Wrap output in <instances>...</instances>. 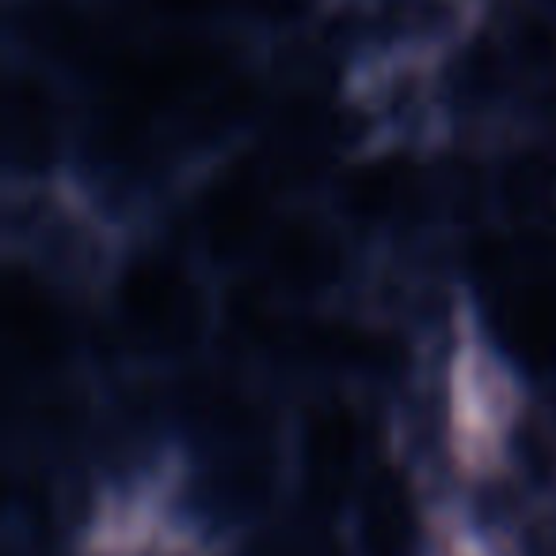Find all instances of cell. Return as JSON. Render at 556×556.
<instances>
[{
    "mask_svg": "<svg viewBox=\"0 0 556 556\" xmlns=\"http://www.w3.org/2000/svg\"><path fill=\"white\" fill-rule=\"evenodd\" d=\"M123 320L141 343L149 348H179L194 336V294L179 267L164 260H149L126 275L123 294Z\"/></svg>",
    "mask_w": 556,
    "mask_h": 556,
    "instance_id": "obj_1",
    "label": "cell"
},
{
    "mask_svg": "<svg viewBox=\"0 0 556 556\" xmlns=\"http://www.w3.org/2000/svg\"><path fill=\"white\" fill-rule=\"evenodd\" d=\"M363 553L366 556H416V510L396 472L381 469L363 500Z\"/></svg>",
    "mask_w": 556,
    "mask_h": 556,
    "instance_id": "obj_2",
    "label": "cell"
},
{
    "mask_svg": "<svg viewBox=\"0 0 556 556\" xmlns=\"http://www.w3.org/2000/svg\"><path fill=\"white\" fill-rule=\"evenodd\" d=\"M355 424L343 412H328L313 424L309 439H305V480H309L313 500H340L355 472Z\"/></svg>",
    "mask_w": 556,
    "mask_h": 556,
    "instance_id": "obj_3",
    "label": "cell"
},
{
    "mask_svg": "<svg viewBox=\"0 0 556 556\" xmlns=\"http://www.w3.org/2000/svg\"><path fill=\"white\" fill-rule=\"evenodd\" d=\"M263 225V194L255 179H225L206 202V240L214 252L229 255L244 248Z\"/></svg>",
    "mask_w": 556,
    "mask_h": 556,
    "instance_id": "obj_4",
    "label": "cell"
},
{
    "mask_svg": "<svg viewBox=\"0 0 556 556\" xmlns=\"http://www.w3.org/2000/svg\"><path fill=\"white\" fill-rule=\"evenodd\" d=\"M54 146V111L31 80H16L9 96V149L20 164H42Z\"/></svg>",
    "mask_w": 556,
    "mask_h": 556,
    "instance_id": "obj_5",
    "label": "cell"
},
{
    "mask_svg": "<svg viewBox=\"0 0 556 556\" xmlns=\"http://www.w3.org/2000/svg\"><path fill=\"white\" fill-rule=\"evenodd\" d=\"M270 263L287 287H317L332 275V248L309 225H290L278 232L275 248H270Z\"/></svg>",
    "mask_w": 556,
    "mask_h": 556,
    "instance_id": "obj_6",
    "label": "cell"
},
{
    "mask_svg": "<svg viewBox=\"0 0 556 556\" xmlns=\"http://www.w3.org/2000/svg\"><path fill=\"white\" fill-rule=\"evenodd\" d=\"M412 194H416V179L401 164H374L358 172L348 187L351 210L363 217H396L401 210H408Z\"/></svg>",
    "mask_w": 556,
    "mask_h": 556,
    "instance_id": "obj_7",
    "label": "cell"
},
{
    "mask_svg": "<svg viewBox=\"0 0 556 556\" xmlns=\"http://www.w3.org/2000/svg\"><path fill=\"white\" fill-rule=\"evenodd\" d=\"M9 332H12V343H16L27 358L50 355L58 343V320H54L50 302L39 290L24 287L20 278L9 290Z\"/></svg>",
    "mask_w": 556,
    "mask_h": 556,
    "instance_id": "obj_8",
    "label": "cell"
}]
</instances>
